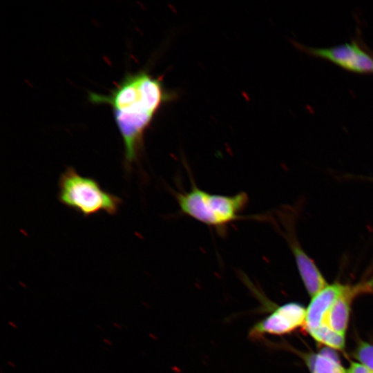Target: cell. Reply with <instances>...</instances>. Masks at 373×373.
Returning <instances> with one entry per match:
<instances>
[{
	"label": "cell",
	"instance_id": "cell-10",
	"mask_svg": "<svg viewBox=\"0 0 373 373\" xmlns=\"http://www.w3.org/2000/svg\"><path fill=\"white\" fill-rule=\"evenodd\" d=\"M310 367L312 373H347L337 358L326 350L313 356Z\"/></svg>",
	"mask_w": 373,
	"mask_h": 373
},
{
	"label": "cell",
	"instance_id": "cell-3",
	"mask_svg": "<svg viewBox=\"0 0 373 373\" xmlns=\"http://www.w3.org/2000/svg\"><path fill=\"white\" fill-rule=\"evenodd\" d=\"M57 199L63 205L84 217L99 213H117L122 200L104 189L95 178L81 175L68 166L58 180Z\"/></svg>",
	"mask_w": 373,
	"mask_h": 373
},
{
	"label": "cell",
	"instance_id": "cell-1",
	"mask_svg": "<svg viewBox=\"0 0 373 373\" xmlns=\"http://www.w3.org/2000/svg\"><path fill=\"white\" fill-rule=\"evenodd\" d=\"M166 98L161 82L145 71L126 74L108 95L89 93L88 99L93 104L112 108L123 140V166L126 173L140 160L144 133Z\"/></svg>",
	"mask_w": 373,
	"mask_h": 373
},
{
	"label": "cell",
	"instance_id": "cell-8",
	"mask_svg": "<svg viewBox=\"0 0 373 373\" xmlns=\"http://www.w3.org/2000/svg\"><path fill=\"white\" fill-rule=\"evenodd\" d=\"M372 284L373 281H370L354 287L346 285L343 294L328 312L324 323L334 331L345 335L348 324L351 298L361 289L371 288Z\"/></svg>",
	"mask_w": 373,
	"mask_h": 373
},
{
	"label": "cell",
	"instance_id": "cell-6",
	"mask_svg": "<svg viewBox=\"0 0 373 373\" xmlns=\"http://www.w3.org/2000/svg\"><path fill=\"white\" fill-rule=\"evenodd\" d=\"M280 216L285 228L284 236L294 256L300 276L308 294L313 297L328 284L315 262L305 252L294 236L287 214L282 213Z\"/></svg>",
	"mask_w": 373,
	"mask_h": 373
},
{
	"label": "cell",
	"instance_id": "cell-12",
	"mask_svg": "<svg viewBox=\"0 0 373 373\" xmlns=\"http://www.w3.org/2000/svg\"><path fill=\"white\" fill-rule=\"evenodd\" d=\"M372 372L361 363H352L347 373H372Z\"/></svg>",
	"mask_w": 373,
	"mask_h": 373
},
{
	"label": "cell",
	"instance_id": "cell-7",
	"mask_svg": "<svg viewBox=\"0 0 373 373\" xmlns=\"http://www.w3.org/2000/svg\"><path fill=\"white\" fill-rule=\"evenodd\" d=\"M345 287L346 285L339 283L328 284L312 297L306 309L305 327L307 331L316 328L325 323L328 312Z\"/></svg>",
	"mask_w": 373,
	"mask_h": 373
},
{
	"label": "cell",
	"instance_id": "cell-4",
	"mask_svg": "<svg viewBox=\"0 0 373 373\" xmlns=\"http://www.w3.org/2000/svg\"><path fill=\"white\" fill-rule=\"evenodd\" d=\"M306 309L295 303L276 307L271 314L251 327L249 336L260 340L266 334L284 335L305 326Z\"/></svg>",
	"mask_w": 373,
	"mask_h": 373
},
{
	"label": "cell",
	"instance_id": "cell-2",
	"mask_svg": "<svg viewBox=\"0 0 373 373\" xmlns=\"http://www.w3.org/2000/svg\"><path fill=\"white\" fill-rule=\"evenodd\" d=\"M171 192L183 214L220 233L231 223L242 218L241 213L249 202L245 192L233 195L211 193L199 188L193 180L188 191Z\"/></svg>",
	"mask_w": 373,
	"mask_h": 373
},
{
	"label": "cell",
	"instance_id": "cell-5",
	"mask_svg": "<svg viewBox=\"0 0 373 373\" xmlns=\"http://www.w3.org/2000/svg\"><path fill=\"white\" fill-rule=\"evenodd\" d=\"M306 52L325 59L352 72L373 73V55L356 41L329 48L302 46Z\"/></svg>",
	"mask_w": 373,
	"mask_h": 373
},
{
	"label": "cell",
	"instance_id": "cell-9",
	"mask_svg": "<svg viewBox=\"0 0 373 373\" xmlns=\"http://www.w3.org/2000/svg\"><path fill=\"white\" fill-rule=\"evenodd\" d=\"M307 332L317 342L330 348L342 350L345 347V335L334 331L325 323Z\"/></svg>",
	"mask_w": 373,
	"mask_h": 373
},
{
	"label": "cell",
	"instance_id": "cell-13",
	"mask_svg": "<svg viewBox=\"0 0 373 373\" xmlns=\"http://www.w3.org/2000/svg\"><path fill=\"white\" fill-rule=\"evenodd\" d=\"M372 373H373V372Z\"/></svg>",
	"mask_w": 373,
	"mask_h": 373
},
{
	"label": "cell",
	"instance_id": "cell-11",
	"mask_svg": "<svg viewBox=\"0 0 373 373\" xmlns=\"http://www.w3.org/2000/svg\"><path fill=\"white\" fill-rule=\"evenodd\" d=\"M355 357L362 365L373 372V345L361 342L355 351Z\"/></svg>",
	"mask_w": 373,
	"mask_h": 373
}]
</instances>
